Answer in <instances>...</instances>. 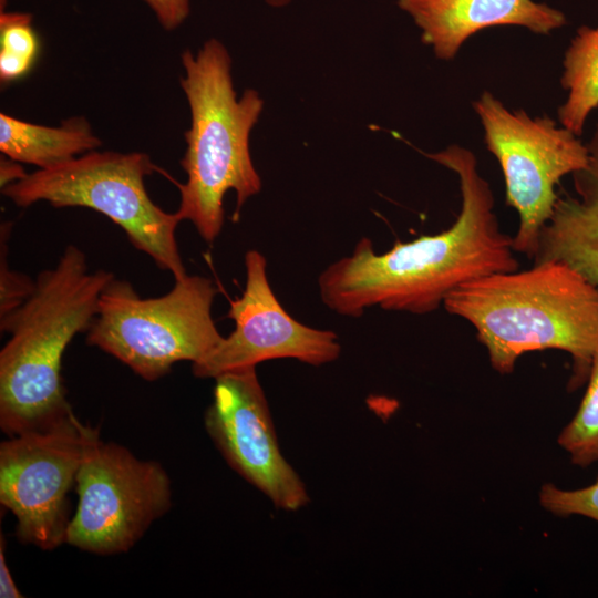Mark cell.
<instances>
[{"label": "cell", "instance_id": "obj_1", "mask_svg": "<svg viewBox=\"0 0 598 598\" xmlns=\"http://www.w3.org/2000/svg\"><path fill=\"white\" fill-rule=\"evenodd\" d=\"M425 155L458 178L462 205L455 221L439 234L396 241L382 254L361 238L350 256L319 276L321 300L336 313L358 318L379 307L424 315L467 282L518 269L513 237L499 228L493 193L475 155L460 145Z\"/></svg>", "mask_w": 598, "mask_h": 598}, {"label": "cell", "instance_id": "obj_2", "mask_svg": "<svg viewBox=\"0 0 598 598\" xmlns=\"http://www.w3.org/2000/svg\"><path fill=\"white\" fill-rule=\"evenodd\" d=\"M444 309L468 322L495 371H514L534 351L559 350L573 361L575 388L598 349V287L558 259L492 274L447 296Z\"/></svg>", "mask_w": 598, "mask_h": 598}, {"label": "cell", "instance_id": "obj_3", "mask_svg": "<svg viewBox=\"0 0 598 598\" xmlns=\"http://www.w3.org/2000/svg\"><path fill=\"white\" fill-rule=\"evenodd\" d=\"M113 278L103 269L90 271L84 252L69 245L53 268L38 274L30 297L0 318L1 332L10 333L0 351V426L7 435L47 430L73 414L62 357L91 327Z\"/></svg>", "mask_w": 598, "mask_h": 598}, {"label": "cell", "instance_id": "obj_4", "mask_svg": "<svg viewBox=\"0 0 598 598\" xmlns=\"http://www.w3.org/2000/svg\"><path fill=\"white\" fill-rule=\"evenodd\" d=\"M181 86L187 99L190 126L185 132L186 151L181 166L187 175L179 189L181 220L190 221L200 237L213 243L224 225V196L236 193L237 220L247 199L261 189L249 151V135L264 101L248 89L238 99L231 78V59L217 39H208L193 53L181 56Z\"/></svg>", "mask_w": 598, "mask_h": 598}, {"label": "cell", "instance_id": "obj_5", "mask_svg": "<svg viewBox=\"0 0 598 598\" xmlns=\"http://www.w3.org/2000/svg\"><path fill=\"white\" fill-rule=\"evenodd\" d=\"M156 169L145 153L96 150L37 169L1 190L20 207L47 202L55 208L84 207L103 214L125 231L136 249L178 280L187 275L176 241L182 220L150 197L145 177Z\"/></svg>", "mask_w": 598, "mask_h": 598}, {"label": "cell", "instance_id": "obj_6", "mask_svg": "<svg viewBox=\"0 0 598 598\" xmlns=\"http://www.w3.org/2000/svg\"><path fill=\"white\" fill-rule=\"evenodd\" d=\"M216 295L213 281L196 275L175 280L156 298H142L128 281L113 278L100 296L86 342L155 381L175 363H195L221 342L212 316Z\"/></svg>", "mask_w": 598, "mask_h": 598}, {"label": "cell", "instance_id": "obj_7", "mask_svg": "<svg viewBox=\"0 0 598 598\" xmlns=\"http://www.w3.org/2000/svg\"><path fill=\"white\" fill-rule=\"evenodd\" d=\"M473 107L486 148L502 169L506 204L518 215L513 247L534 259L540 233L559 197L555 187L566 175L587 167V144L548 116L532 117L524 110H508L489 91H484Z\"/></svg>", "mask_w": 598, "mask_h": 598}, {"label": "cell", "instance_id": "obj_8", "mask_svg": "<svg viewBox=\"0 0 598 598\" xmlns=\"http://www.w3.org/2000/svg\"><path fill=\"white\" fill-rule=\"evenodd\" d=\"M78 508L65 543L97 555L130 550L172 506L171 480L156 461L91 439L75 478Z\"/></svg>", "mask_w": 598, "mask_h": 598}, {"label": "cell", "instance_id": "obj_9", "mask_svg": "<svg viewBox=\"0 0 598 598\" xmlns=\"http://www.w3.org/2000/svg\"><path fill=\"white\" fill-rule=\"evenodd\" d=\"M96 433L72 414L0 444V503L16 516L20 542L43 550L65 543L68 493Z\"/></svg>", "mask_w": 598, "mask_h": 598}, {"label": "cell", "instance_id": "obj_10", "mask_svg": "<svg viewBox=\"0 0 598 598\" xmlns=\"http://www.w3.org/2000/svg\"><path fill=\"white\" fill-rule=\"evenodd\" d=\"M206 431L228 465L272 505L297 512L309 504L306 485L283 457L256 367L215 378Z\"/></svg>", "mask_w": 598, "mask_h": 598}, {"label": "cell", "instance_id": "obj_11", "mask_svg": "<svg viewBox=\"0 0 598 598\" xmlns=\"http://www.w3.org/2000/svg\"><path fill=\"white\" fill-rule=\"evenodd\" d=\"M266 267V258L259 251L246 252L245 289L230 301L227 313L235 329L205 358L192 363L195 377L215 379L274 359H295L318 367L339 358L341 346L337 333L293 319L275 296Z\"/></svg>", "mask_w": 598, "mask_h": 598}, {"label": "cell", "instance_id": "obj_12", "mask_svg": "<svg viewBox=\"0 0 598 598\" xmlns=\"http://www.w3.org/2000/svg\"><path fill=\"white\" fill-rule=\"evenodd\" d=\"M437 59L453 60L473 34L496 25H518L548 34L567 23L565 14L533 0H398Z\"/></svg>", "mask_w": 598, "mask_h": 598}, {"label": "cell", "instance_id": "obj_13", "mask_svg": "<svg viewBox=\"0 0 598 598\" xmlns=\"http://www.w3.org/2000/svg\"><path fill=\"white\" fill-rule=\"evenodd\" d=\"M587 147V167L573 175L576 194L558 197L533 260L567 262L598 287V122Z\"/></svg>", "mask_w": 598, "mask_h": 598}, {"label": "cell", "instance_id": "obj_14", "mask_svg": "<svg viewBox=\"0 0 598 598\" xmlns=\"http://www.w3.org/2000/svg\"><path fill=\"white\" fill-rule=\"evenodd\" d=\"M101 145L102 141L84 116L70 117L59 126H45L0 114L1 153L38 169L69 162Z\"/></svg>", "mask_w": 598, "mask_h": 598}, {"label": "cell", "instance_id": "obj_15", "mask_svg": "<svg viewBox=\"0 0 598 598\" xmlns=\"http://www.w3.org/2000/svg\"><path fill=\"white\" fill-rule=\"evenodd\" d=\"M561 86L567 91L558 122L581 136L589 114L598 107V27L577 30L563 60Z\"/></svg>", "mask_w": 598, "mask_h": 598}, {"label": "cell", "instance_id": "obj_16", "mask_svg": "<svg viewBox=\"0 0 598 598\" xmlns=\"http://www.w3.org/2000/svg\"><path fill=\"white\" fill-rule=\"evenodd\" d=\"M586 381L581 402L557 439L571 463L580 467L598 462V349L592 355Z\"/></svg>", "mask_w": 598, "mask_h": 598}, {"label": "cell", "instance_id": "obj_17", "mask_svg": "<svg viewBox=\"0 0 598 598\" xmlns=\"http://www.w3.org/2000/svg\"><path fill=\"white\" fill-rule=\"evenodd\" d=\"M40 43L28 12L1 11L0 80L11 83L24 76L33 66Z\"/></svg>", "mask_w": 598, "mask_h": 598}, {"label": "cell", "instance_id": "obj_18", "mask_svg": "<svg viewBox=\"0 0 598 598\" xmlns=\"http://www.w3.org/2000/svg\"><path fill=\"white\" fill-rule=\"evenodd\" d=\"M539 504L556 516H582L598 523V478L575 489L545 484L539 491Z\"/></svg>", "mask_w": 598, "mask_h": 598}, {"label": "cell", "instance_id": "obj_19", "mask_svg": "<svg viewBox=\"0 0 598 598\" xmlns=\"http://www.w3.org/2000/svg\"><path fill=\"white\" fill-rule=\"evenodd\" d=\"M11 223L1 226V255H0V318L9 315L20 307L32 293L35 280L11 270L8 265V238Z\"/></svg>", "mask_w": 598, "mask_h": 598}, {"label": "cell", "instance_id": "obj_20", "mask_svg": "<svg viewBox=\"0 0 598 598\" xmlns=\"http://www.w3.org/2000/svg\"><path fill=\"white\" fill-rule=\"evenodd\" d=\"M166 31L182 25L190 13V0H143Z\"/></svg>", "mask_w": 598, "mask_h": 598}, {"label": "cell", "instance_id": "obj_21", "mask_svg": "<svg viewBox=\"0 0 598 598\" xmlns=\"http://www.w3.org/2000/svg\"><path fill=\"white\" fill-rule=\"evenodd\" d=\"M4 540L1 536L0 542V597L1 598H21L23 595L17 588V585L9 570L3 547Z\"/></svg>", "mask_w": 598, "mask_h": 598}, {"label": "cell", "instance_id": "obj_22", "mask_svg": "<svg viewBox=\"0 0 598 598\" xmlns=\"http://www.w3.org/2000/svg\"><path fill=\"white\" fill-rule=\"evenodd\" d=\"M27 175L21 163L7 156L0 162V186L1 188L23 178Z\"/></svg>", "mask_w": 598, "mask_h": 598}, {"label": "cell", "instance_id": "obj_23", "mask_svg": "<svg viewBox=\"0 0 598 598\" xmlns=\"http://www.w3.org/2000/svg\"><path fill=\"white\" fill-rule=\"evenodd\" d=\"M265 1H266L267 4H269L271 7L280 8V7H285L288 3H290L291 0H265Z\"/></svg>", "mask_w": 598, "mask_h": 598}]
</instances>
